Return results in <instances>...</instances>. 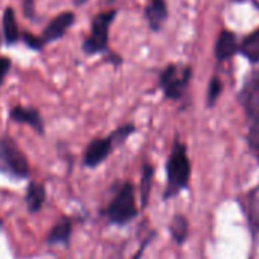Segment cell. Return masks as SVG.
<instances>
[{"mask_svg":"<svg viewBox=\"0 0 259 259\" xmlns=\"http://www.w3.org/2000/svg\"><path fill=\"white\" fill-rule=\"evenodd\" d=\"M238 52L250 62H259V27L243 39Z\"/></svg>","mask_w":259,"mask_h":259,"instance_id":"obj_17","label":"cell"},{"mask_svg":"<svg viewBox=\"0 0 259 259\" xmlns=\"http://www.w3.org/2000/svg\"><path fill=\"white\" fill-rule=\"evenodd\" d=\"M23 8H24V12L30 17L33 11V0H23Z\"/></svg>","mask_w":259,"mask_h":259,"instance_id":"obj_22","label":"cell"},{"mask_svg":"<svg viewBox=\"0 0 259 259\" xmlns=\"http://www.w3.org/2000/svg\"><path fill=\"white\" fill-rule=\"evenodd\" d=\"M137 131L135 124L127 123L120 127H117L111 135L105 138H94L85 149L83 153V165L88 168H96L99 167L111 153L112 150L124 143L134 132Z\"/></svg>","mask_w":259,"mask_h":259,"instance_id":"obj_3","label":"cell"},{"mask_svg":"<svg viewBox=\"0 0 259 259\" xmlns=\"http://www.w3.org/2000/svg\"><path fill=\"white\" fill-rule=\"evenodd\" d=\"M168 17V8L165 0H149L146 6V18L152 30H159Z\"/></svg>","mask_w":259,"mask_h":259,"instance_id":"obj_13","label":"cell"},{"mask_svg":"<svg viewBox=\"0 0 259 259\" xmlns=\"http://www.w3.org/2000/svg\"><path fill=\"white\" fill-rule=\"evenodd\" d=\"M252 153H253V156L256 158V161H258V164H259V149H256V150H255V152H252Z\"/></svg>","mask_w":259,"mask_h":259,"instance_id":"obj_23","label":"cell"},{"mask_svg":"<svg viewBox=\"0 0 259 259\" xmlns=\"http://www.w3.org/2000/svg\"><path fill=\"white\" fill-rule=\"evenodd\" d=\"M11 120H14L15 123H21V124H27L30 126L33 131H36L38 134H44V121L41 114L33 109V108H24V106H15L11 109L9 112Z\"/></svg>","mask_w":259,"mask_h":259,"instance_id":"obj_10","label":"cell"},{"mask_svg":"<svg viewBox=\"0 0 259 259\" xmlns=\"http://www.w3.org/2000/svg\"><path fill=\"white\" fill-rule=\"evenodd\" d=\"M191 175L193 165L188 156V147L176 135L165 162V188L162 193V200L167 202L176 199L181 193L187 191L190 188Z\"/></svg>","mask_w":259,"mask_h":259,"instance_id":"obj_1","label":"cell"},{"mask_svg":"<svg viewBox=\"0 0 259 259\" xmlns=\"http://www.w3.org/2000/svg\"><path fill=\"white\" fill-rule=\"evenodd\" d=\"M74 21V14L73 12H62L59 15H56L44 29V32L41 33L39 39L41 44H47V42H53L56 39H59L61 36H64V33L68 30V27L73 24Z\"/></svg>","mask_w":259,"mask_h":259,"instance_id":"obj_9","label":"cell"},{"mask_svg":"<svg viewBox=\"0 0 259 259\" xmlns=\"http://www.w3.org/2000/svg\"><path fill=\"white\" fill-rule=\"evenodd\" d=\"M252 259H253V258H252Z\"/></svg>","mask_w":259,"mask_h":259,"instance_id":"obj_26","label":"cell"},{"mask_svg":"<svg viewBox=\"0 0 259 259\" xmlns=\"http://www.w3.org/2000/svg\"><path fill=\"white\" fill-rule=\"evenodd\" d=\"M0 225H2V222H0Z\"/></svg>","mask_w":259,"mask_h":259,"instance_id":"obj_25","label":"cell"},{"mask_svg":"<svg viewBox=\"0 0 259 259\" xmlns=\"http://www.w3.org/2000/svg\"><path fill=\"white\" fill-rule=\"evenodd\" d=\"M73 235V222L68 217H62L47 234L49 246H68Z\"/></svg>","mask_w":259,"mask_h":259,"instance_id":"obj_11","label":"cell"},{"mask_svg":"<svg viewBox=\"0 0 259 259\" xmlns=\"http://www.w3.org/2000/svg\"><path fill=\"white\" fill-rule=\"evenodd\" d=\"M73 2H74L76 5H83V3H85L87 0H73Z\"/></svg>","mask_w":259,"mask_h":259,"instance_id":"obj_24","label":"cell"},{"mask_svg":"<svg viewBox=\"0 0 259 259\" xmlns=\"http://www.w3.org/2000/svg\"><path fill=\"white\" fill-rule=\"evenodd\" d=\"M140 214L137 205L135 187L131 182H121L115 187L112 199L103 209V215L111 225L126 226L134 222Z\"/></svg>","mask_w":259,"mask_h":259,"instance_id":"obj_2","label":"cell"},{"mask_svg":"<svg viewBox=\"0 0 259 259\" xmlns=\"http://www.w3.org/2000/svg\"><path fill=\"white\" fill-rule=\"evenodd\" d=\"M0 171L15 179H24L30 171L26 155L9 137L0 138Z\"/></svg>","mask_w":259,"mask_h":259,"instance_id":"obj_5","label":"cell"},{"mask_svg":"<svg viewBox=\"0 0 259 259\" xmlns=\"http://www.w3.org/2000/svg\"><path fill=\"white\" fill-rule=\"evenodd\" d=\"M9 68H11V61H9L8 58H5V56L0 58V87H2V83H3V80H5V77H6Z\"/></svg>","mask_w":259,"mask_h":259,"instance_id":"obj_20","label":"cell"},{"mask_svg":"<svg viewBox=\"0 0 259 259\" xmlns=\"http://www.w3.org/2000/svg\"><path fill=\"white\" fill-rule=\"evenodd\" d=\"M240 49V44L237 41V35L231 30H223L215 42V58L219 61H226L229 58H232Z\"/></svg>","mask_w":259,"mask_h":259,"instance_id":"obj_12","label":"cell"},{"mask_svg":"<svg viewBox=\"0 0 259 259\" xmlns=\"http://www.w3.org/2000/svg\"><path fill=\"white\" fill-rule=\"evenodd\" d=\"M253 243L259 246V182L237 199Z\"/></svg>","mask_w":259,"mask_h":259,"instance_id":"obj_7","label":"cell"},{"mask_svg":"<svg viewBox=\"0 0 259 259\" xmlns=\"http://www.w3.org/2000/svg\"><path fill=\"white\" fill-rule=\"evenodd\" d=\"M24 41H26L32 49H41V47H42L41 39L36 38V36H32L30 33H24Z\"/></svg>","mask_w":259,"mask_h":259,"instance_id":"obj_21","label":"cell"},{"mask_svg":"<svg viewBox=\"0 0 259 259\" xmlns=\"http://www.w3.org/2000/svg\"><path fill=\"white\" fill-rule=\"evenodd\" d=\"M223 93V82L219 76H212L211 80H209V85H208V94H206V106L208 108H212L219 97L222 96Z\"/></svg>","mask_w":259,"mask_h":259,"instance_id":"obj_19","label":"cell"},{"mask_svg":"<svg viewBox=\"0 0 259 259\" xmlns=\"http://www.w3.org/2000/svg\"><path fill=\"white\" fill-rule=\"evenodd\" d=\"M3 35H5V41L8 44H14L20 38L18 24H17L15 12L12 8H6V11L3 14Z\"/></svg>","mask_w":259,"mask_h":259,"instance_id":"obj_18","label":"cell"},{"mask_svg":"<svg viewBox=\"0 0 259 259\" xmlns=\"http://www.w3.org/2000/svg\"><path fill=\"white\" fill-rule=\"evenodd\" d=\"M193 71L190 65L170 64L167 65L159 76V88L162 90L165 99L179 102L185 97Z\"/></svg>","mask_w":259,"mask_h":259,"instance_id":"obj_4","label":"cell"},{"mask_svg":"<svg viewBox=\"0 0 259 259\" xmlns=\"http://www.w3.org/2000/svg\"><path fill=\"white\" fill-rule=\"evenodd\" d=\"M24 202L30 214H36L46 203V188L39 182H30L26 188Z\"/></svg>","mask_w":259,"mask_h":259,"instance_id":"obj_14","label":"cell"},{"mask_svg":"<svg viewBox=\"0 0 259 259\" xmlns=\"http://www.w3.org/2000/svg\"><path fill=\"white\" fill-rule=\"evenodd\" d=\"M168 232L175 244L184 246L190 235V222L184 214H175L168 225Z\"/></svg>","mask_w":259,"mask_h":259,"instance_id":"obj_15","label":"cell"},{"mask_svg":"<svg viewBox=\"0 0 259 259\" xmlns=\"http://www.w3.org/2000/svg\"><path fill=\"white\" fill-rule=\"evenodd\" d=\"M155 178V167L150 162H144L141 167V179H140V203L141 209H144L149 203L152 185Z\"/></svg>","mask_w":259,"mask_h":259,"instance_id":"obj_16","label":"cell"},{"mask_svg":"<svg viewBox=\"0 0 259 259\" xmlns=\"http://www.w3.org/2000/svg\"><path fill=\"white\" fill-rule=\"evenodd\" d=\"M115 15H117V11L109 9V11H105V12L97 14L94 17L90 36L82 44V49L85 53L94 55V53H100V52L106 50L108 36H109V26H111L112 20L115 18Z\"/></svg>","mask_w":259,"mask_h":259,"instance_id":"obj_6","label":"cell"},{"mask_svg":"<svg viewBox=\"0 0 259 259\" xmlns=\"http://www.w3.org/2000/svg\"><path fill=\"white\" fill-rule=\"evenodd\" d=\"M238 102L243 106L247 118L252 121L259 118V73L252 74L246 83L243 85L240 94H238Z\"/></svg>","mask_w":259,"mask_h":259,"instance_id":"obj_8","label":"cell"}]
</instances>
